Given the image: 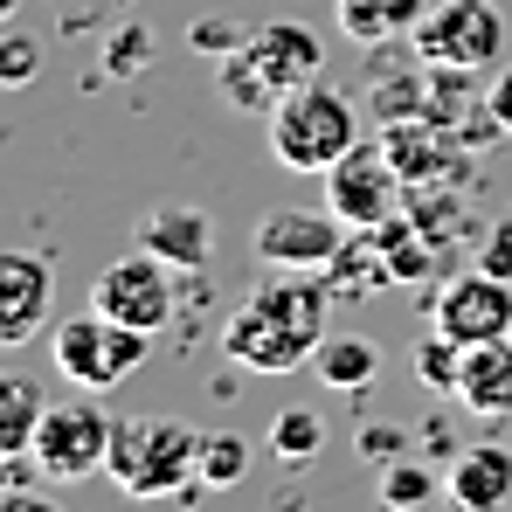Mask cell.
Here are the masks:
<instances>
[{
    "mask_svg": "<svg viewBox=\"0 0 512 512\" xmlns=\"http://www.w3.org/2000/svg\"><path fill=\"white\" fill-rule=\"evenodd\" d=\"M326 305H333V277L319 270H291L277 284L250 291L236 305V319L222 326V353L250 374H291L312 367V353L326 340Z\"/></svg>",
    "mask_w": 512,
    "mask_h": 512,
    "instance_id": "cell-1",
    "label": "cell"
},
{
    "mask_svg": "<svg viewBox=\"0 0 512 512\" xmlns=\"http://www.w3.org/2000/svg\"><path fill=\"white\" fill-rule=\"evenodd\" d=\"M326 70V49L305 21H263L243 35L236 56L215 63V90L229 111H250V118H270L298 84H312Z\"/></svg>",
    "mask_w": 512,
    "mask_h": 512,
    "instance_id": "cell-2",
    "label": "cell"
},
{
    "mask_svg": "<svg viewBox=\"0 0 512 512\" xmlns=\"http://www.w3.org/2000/svg\"><path fill=\"white\" fill-rule=\"evenodd\" d=\"M104 478L125 499H180L201 478V429L173 423V416H118Z\"/></svg>",
    "mask_w": 512,
    "mask_h": 512,
    "instance_id": "cell-3",
    "label": "cell"
},
{
    "mask_svg": "<svg viewBox=\"0 0 512 512\" xmlns=\"http://www.w3.org/2000/svg\"><path fill=\"white\" fill-rule=\"evenodd\" d=\"M263 125H270V153H277L291 173H326L340 153L360 146V111H353V97L333 90L326 77L298 84Z\"/></svg>",
    "mask_w": 512,
    "mask_h": 512,
    "instance_id": "cell-4",
    "label": "cell"
},
{
    "mask_svg": "<svg viewBox=\"0 0 512 512\" xmlns=\"http://www.w3.org/2000/svg\"><path fill=\"white\" fill-rule=\"evenodd\" d=\"M49 346H56V374H63V381H77L84 395H104V388H118L132 367H146L153 333L118 326V319H104V312L90 305V312H77V319H63Z\"/></svg>",
    "mask_w": 512,
    "mask_h": 512,
    "instance_id": "cell-5",
    "label": "cell"
},
{
    "mask_svg": "<svg viewBox=\"0 0 512 512\" xmlns=\"http://www.w3.org/2000/svg\"><path fill=\"white\" fill-rule=\"evenodd\" d=\"M409 49L443 70H499L506 63V7L499 0H436L423 28L409 35Z\"/></svg>",
    "mask_w": 512,
    "mask_h": 512,
    "instance_id": "cell-6",
    "label": "cell"
},
{
    "mask_svg": "<svg viewBox=\"0 0 512 512\" xmlns=\"http://www.w3.org/2000/svg\"><path fill=\"white\" fill-rule=\"evenodd\" d=\"M180 270L160 263L153 250H132L118 256V263H104L97 270V284H90V305L104 312V319H118V326H139V333H160L173 312H180Z\"/></svg>",
    "mask_w": 512,
    "mask_h": 512,
    "instance_id": "cell-7",
    "label": "cell"
},
{
    "mask_svg": "<svg viewBox=\"0 0 512 512\" xmlns=\"http://www.w3.org/2000/svg\"><path fill=\"white\" fill-rule=\"evenodd\" d=\"M111 423L97 402H49L42 423H35V464L56 478V485H84L104 471L111 457Z\"/></svg>",
    "mask_w": 512,
    "mask_h": 512,
    "instance_id": "cell-8",
    "label": "cell"
},
{
    "mask_svg": "<svg viewBox=\"0 0 512 512\" xmlns=\"http://www.w3.org/2000/svg\"><path fill=\"white\" fill-rule=\"evenodd\" d=\"M429 326L450 333L457 346H485L512 333V277H492L485 263H471L464 277L436 284L429 298Z\"/></svg>",
    "mask_w": 512,
    "mask_h": 512,
    "instance_id": "cell-9",
    "label": "cell"
},
{
    "mask_svg": "<svg viewBox=\"0 0 512 512\" xmlns=\"http://www.w3.org/2000/svg\"><path fill=\"white\" fill-rule=\"evenodd\" d=\"M346 222L333 215V208H263L250 229V250L256 263H270V270H326L333 256H340V236Z\"/></svg>",
    "mask_w": 512,
    "mask_h": 512,
    "instance_id": "cell-10",
    "label": "cell"
},
{
    "mask_svg": "<svg viewBox=\"0 0 512 512\" xmlns=\"http://www.w3.org/2000/svg\"><path fill=\"white\" fill-rule=\"evenodd\" d=\"M402 187H409V180L395 173L388 146L374 139V146H353V153H340V160L326 167V208L340 215L346 229H374V222L395 215V194H402Z\"/></svg>",
    "mask_w": 512,
    "mask_h": 512,
    "instance_id": "cell-11",
    "label": "cell"
},
{
    "mask_svg": "<svg viewBox=\"0 0 512 512\" xmlns=\"http://www.w3.org/2000/svg\"><path fill=\"white\" fill-rule=\"evenodd\" d=\"M381 146H388V160H395V173H402L409 187H457V180L471 173L464 132H450V125L429 118V111L381 125Z\"/></svg>",
    "mask_w": 512,
    "mask_h": 512,
    "instance_id": "cell-12",
    "label": "cell"
},
{
    "mask_svg": "<svg viewBox=\"0 0 512 512\" xmlns=\"http://www.w3.org/2000/svg\"><path fill=\"white\" fill-rule=\"evenodd\" d=\"M56 312V263L28 250H0V346H28Z\"/></svg>",
    "mask_w": 512,
    "mask_h": 512,
    "instance_id": "cell-13",
    "label": "cell"
},
{
    "mask_svg": "<svg viewBox=\"0 0 512 512\" xmlns=\"http://www.w3.org/2000/svg\"><path fill=\"white\" fill-rule=\"evenodd\" d=\"M132 236H139V250H153L173 270H208V256H215V215L187 208V201H167V208H146L132 222Z\"/></svg>",
    "mask_w": 512,
    "mask_h": 512,
    "instance_id": "cell-14",
    "label": "cell"
},
{
    "mask_svg": "<svg viewBox=\"0 0 512 512\" xmlns=\"http://www.w3.org/2000/svg\"><path fill=\"white\" fill-rule=\"evenodd\" d=\"M443 499L464 512H512V443H471L443 471Z\"/></svg>",
    "mask_w": 512,
    "mask_h": 512,
    "instance_id": "cell-15",
    "label": "cell"
},
{
    "mask_svg": "<svg viewBox=\"0 0 512 512\" xmlns=\"http://www.w3.org/2000/svg\"><path fill=\"white\" fill-rule=\"evenodd\" d=\"M360 90H367V104H374V125H395V118H416L429 104V63L416 56H402V49H388V42H374L367 49V77H360Z\"/></svg>",
    "mask_w": 512,
    "mask_h": 512,
    "instance_id": "cell-16",
    "label": "cell"
},
{
    "mask_svg": "<svg viewBox=\"0 0 512 512\" xmlns=\"http://www.w3.org/2000/svg\"><path fill=\"white\" fill-rule=\"evenodd\" d=\"M450 402L471 416H512V340L464 346V374H457Z\"/></svg>",
    "mask_w": 512,
    "mask_h": 512,
    "instance_id": "cell-17",
    "label": "cell"
},
{
    "mask_svg": "<svg viewBox=\"0 0 512 512\" xmlns=\"http://www.w3.org/2000/svg\"><path fill=\"white\" fill-rule=\"evenodd\" d=\"M429 7H436V0H340L333 14H340V28L353 35V42H360V49H374V42L416 35Z\"/></svg>",
    "mask_w": 512,
    "mask_h": 512,
    "instance_id": "cell-18",
    "label": "cell"
},
{
    "mask_svg": "<svg viewBox=\"0 0 512 512\" xmlns=\"http://www.w3.org/2000/svg\"><path fill=\"white\" fill-rule=\"evenodd\" d=\"M312 367H319L326 388L360 395V388H374V374H381V346L367 340V333H326L319 353H312Z\"/></svg>",
    "mask_w": 512,
    "mask_h": 512,
    "instance_id": "cell-19",
    "label": "cell"
},
{
    "mask_svg": "<svg viewBox=\"0 0 512 512\" xmlns=\"http://www.w3.org/2000/svg\"><path fill=\"white\" fill-rule=\"evenodd\" d=\"M42 388L28 381V374H14V367H0V457H21V450H35V423H42Z\"/></svg>",
    "mask_w": 512,
    "mask_h": 512,
    "instance_id": "cell-20",
    "label": "cell"
},
{
    "mask_svg": "<svg viewBox=\"0 0 512 512\" xmlns=\"http://www.w3.org/2000/svg\"><path fill=\"white\" fill-rule=\"evenodd\" d=\"M326 277H333V291H340V298H374L381 284H395V270H388L381 243H374V229L346 236V243H340V256L326 263Z\"/></svg>",
    "mask_w": 512,
    "mask_h": 512,
    "instance_id": "cell-21",
    "label": "cell"
},
{
    "mask_svg": "<svg viewBox=\"0 0 512 512\" xmlns=\"http://www.w3.org/2000/svg\"><path fill=\"white\" fill-rule=\"evenodd\" d=\"M436 492H443V478L429 471L423 457H409V450H402V457H388V464H381V478H374V499H381L388 512H416V506H429Z\"/></svg>",
    "mask_w": 512,
    "mask_h": 512,
    "instance_id": "cell-22",
    "label": "cell"
},
{
    "mask_svg": "<svg viewBox=\"0 0 512 512\" xmlns=\"http://www.w3.org/2000/svg\"><path fill=\"white\" fill-rule=\"evenodd\" d=\"M319 450H326V423H319V409H284V416L270 423V457H277L284 471H305Z\"/></svg>",
    "mask_w": 512,
    "mask_h": 512,
    "instance_id": "cell-23",
    "label": "cell"
},
{
    "mask_svg": "<svg viewBox=\"0 0 512 512\" xmlns=\"http://www.w3.org/2000/svg\"><path fill=\"white\" fill-rule=\"evenodd\" d=\"M409 367H416V381H423L429 395H457V374H464V346L450 340V333H436L429 326L416 353H409Z\"/></svg>",
    "mask_w": 512,
    "mask_h": 512,
    "instance_id": "cell-24",
    "label": "cell"
},
{
    "mask_svg": "<svg viewBox=\"0 0 512 512\" xmlns=\"http://www.w3.org/2000/svg\"><path fill=\"white\" fill-rule=\"evenodd\" d=\"M243 471H250V436H236V429H215V436H201V485H243Z\"/></svg>",
    "mask_w": 512,
    "mask_h": 512,
    "instance_id": "cell-25",
    "label": "cell"
},
{
    "mask_svg": "<svg viewBox=\"0 0 512 512\" xmlns=\"http://www.w3.org/2000/svg\"><path fill=\"white\" fill-rule=\"evenodd\" d=\"M416 229H423L436 250H443V243H457V236H478V229H471V215H464V201H457V187H436V201L416 208Z\"/></svg>",
    "mask_w": 512,
    "mask_h": 512,
    "instance_id": "cell-26",
    "label": "cell"
},
{
    "mask_svg": "<svg viewBox=\"0 0 512 512\" xmlns=\"http://www.w3.org/2000/svg\"><path fill=\"white\" fill-rule=\"evenodd\" d=\"M35 77H42V35L7 28L0 35V90H28Z\"/></svg>",
    "mask_w": 512,
    "mask_h": 512,
    "instance_id": "cell-27",
    "label": "cell"
},
{
    "mask_svg": "<svg viewBox=\"0 0 512 512\" xmlns=\"http://www.w3.org/2000/svg\"><path fill=\"white\" fill-rule=\"evenodd\" d=\"M42 464H35V450H21V457H0V506H42Z\"/></svg>",
    "mask_w": 512,
    "mask_h": 512,
    "instance_id": "cell-28",
    "label": "cell"
},
{
    "mask_svg": "<svg viewBox=\"0 0 512 512\" xmlns=\"http://www.w3.org/2000/svg\"><path fill=\"white\" fill-rule=\"evenodd\" d=\"M146 56H153V28L125 21V28L111 35V49H104V70H111V77H132V70H139Z\"/></svg>",
    "mask_w": 512,
    "mask_h": 512,
    "instance_id": "cell-29",
    "label": "cell"
},
{
    "mask_svg": "<svg viewBox=\"0 0 512 512\" xmlns=\"http://www.w3.org/2000/svg\"><path fill=\"white\" fill-rule=\"evenodd\" d=\"M243 35H250V28H236L229 14H201V21L187 28V42H194L201 56H236V49H243Z\"/></svg>",
    "mask_w": 512,
    "mask_h": 512,
    "instance_id": "cell-30",
    "label": "cell"
},
{
    "mask_svg": "<svg viewBox=\"0 0 512 512\" xmlns=\"http://www.w3.org/2000/svg\"><path fill=\"white\" fill-rule=\"evenodd\" d=\"M402 450H409V429H395V423L360 429V457H367V464H388V457H402Z\"/></svg>",
    "mask_w": 512,
    "mask_h": 512,
    "instance_id": "cell-31",
    "label": "cell"
},
{
    "mask_svg": "<svg viewBox=\"0 0 512 512\" xmlns=\"http://www.w3.org/2000/svg\"><path fill=\"white\" fill-rule=\"evenodd\" d=\"M478 263H485L492 277H512V215L492 222V236H478Z\"/></svg>",
    "mask_w": 512,
    "mask_h": 512,
    "instance_id": "cell-32",
    "label": "cell"
},
{
    "mask_svg": "<svg viewBox=\"0 0 512 512\" xmlns=\"http://www.w3.org/2000/svg\"><path fill=\"white\" fill-rule=\"evenodd\" d=\"M492 111H499V125L512 132V63H499V77H492Z\"/></svg>",
    "mask_w": 512,
    "mask_h": 512,
    "instance_id": "cell-33",
    "label": "cell"
},
{
    "mask_svg": "<svg viewBox=\"0 0 512 512\" xmlns=\"http://www.w3.org/2000/svg\"><path fill=\"white\" fill-rule=\"evenodd\" d=\"M7 21H14V0H0V28H7Z\"/></svg>",
    "mask_w": 512,
    "mask_h": 512,
    "instance_id": "cell-34",
    "label": "cell"
},
{
    "mask_svg": "<svg viewBox=\"0 0 512 512\" xmlns=\"http://www.w3.org/2000/svg\"><path fill=\"white\" fill-rule=\"evenodd\" d=\"M506 340H512V333H506Z\"/></svg>",
    "mask_w": 512,
    "mask_h": 512,
    "instance_id": "cell-35",
    "label": "cell"
}]
</instances>
